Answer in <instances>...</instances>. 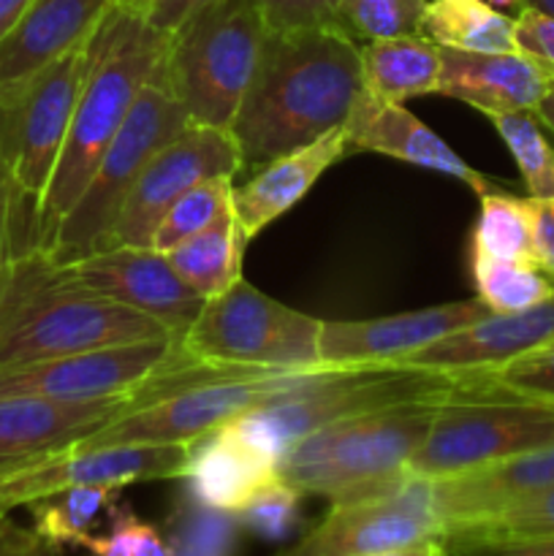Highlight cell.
I'll return each instance as SVG.
<instances>
[{"label":"cell","instance_id":"obj_1","mask_svg":"<svg viewBox=\"0 0 554 556\" xmlns=\"http://www.w3.org/2000/svg\"><path fill=\"white\" fill-rule=\"evenodd\" d=\"M362 92V47L345 27L269 30L231 125L244 163L261 166L345 125Z\"/></svg>","mask_w":554,"mask_h":556},{"label":"cell","instance_id":"obj_2","mask_svg":"<svg viewBox=\"0 0 554 556\" xmlns=\"http://www.w3.org/2000/svg\"><path fill=\"white\" fill-rule=\"evenodd\" d=\"M163 337L174 334L150 315L79 286L47 250H27L0 266V367Z\"/></svg>","mask_w":554,"mask_h":556},{"label":"cell","instance_id":"obj_3","mask_svg":"<svg viewBox=\"0 0 554 556\" xmlns=\"http://www.w3.org/2000/svg\"><path fill=\"white\" fill-rule=\"evenodd\" d=\"M168 36L152 30L141 14L112 9L96 30V60L76 101L49 188L38 210L36 248L43 250L60 220L79 201L98 161L123 128L141 87L163 68Z\"/></svg>","mask_w":554,"mask_h":556},{"label":"cell","instance_id":"obj_4","mask_svg":"<svg viewBox=\"0 0 554 556\" xmlns=\"http://www.w3.org/2000/svg\"><path fill=\"white\" fill-rule=\"evenodd\" d=\"M440 402H405L326 424L282 451L277 478L331 505L394 492L411 481L407 462L427 440Z\"/></svg>","mask_w":554,"mask_h":556},{"label":"cell","instance_id":"obj_5","mask_svg":"<svg viewBox=\"0 0 554 556\" xmlns=\"http://www.w3.org/2000/svg\"><path fill=\"white\" fill-rule=\"evenodd\" d=\"M478 394L476 375L400 367H348L302 372L293 386L234 418L261 448L280 459L304 434L364 413L421 400Z\"/></svg>","mask_w":554,"mask_h":556},{"label":"cell","instance_id":"obj_6","mask_svg":"<svg viewBox=\"0 0 554 556\" xmlns=\"http://www.w3.org/2000/svg\"><path fill=\"white\" fill-rule=\"evenodd\" d=\"M266 36L259 0H215L168 36L161 79L193 123L231 130Z\"/></svg>","mask_w":554,"mask_h":556},{"label":"cell","instance_id":"obj_7","mask_svg":"<svg viewBox=\"0 0 554 556\" xmlns=\"http://www.w3.org/2000/svg\"><path fill=\"white\" fill-rule=\"evenodd\" d=\"M92 60L96 33L47 65L9 106H0V150L14 193L11 258L36 250L38 210L63 152Z\"/></svg>","mask_w":554,"mask_h":556},{"label":"cell","instance_id":"obj_8","mask_svg":"<svg viewBox=\"0 0 554 556\" xmlns=\"http://www.w3.org/2000/svg\"><path fill=\"white\" fill-rule=\"evenodd\" d=\"M190 123L193 119L172 96L158 71L139 90L123 128L117 130L112 144L98 161L79 201L60 220L58 231L52 233L43 250L60 264H71L98 250H106L119 210L134 190L139 174L144 172L150 157Z\"/></svg>","mask_w":554,"mask_h":556},{"label":"cell","instance_id":"obj_9","mask_svg":"<svg viewBox=\"0 0 554 556\" xmlns=\"http://www.w3.org/2000/svg\"><path fill=\"white\" fill-rule=\"evenodd\" d=\"M324 320L286 307L277 299L237 280L210 299L182 337L190 358L275 372H318Z\"/></svg>","mask_w":554,"mask_h":556},{"label":"cell","instance_id":"obj_10","mask_svg":"<svg viewBox=\"0 0 554 556\" xmlns=\"http://www.w3.org/2000/svg\"><path fill=\"white\" fill-rule=\"evenodd\" d=\"M546 445H554V402L459 394L440 402L432 429L405 472L435 481Z\"/></svg>","mask_w":554,"mask_h":556},{"label":"cell","instance_id":"obj_11","mask_svg":"<svg viewBox=\"0 0 554 556\" xmlns=\"http://www.w3.org/2000/svg\"><path fill=\"white\" fill-rule=\"evenodd\" d=\"M188 445H90L71 443L0 462V516L27 508L74 486H130L182 478Z\"/></svg>","mask_w":554,"mask_h":556},{"label":"cell","instance_id":"obj_12","mask_svg":"<svg viewBox=\"0 0 554 556\" xmlns=\"http://www.w3.org/2000/svg\"><path fill=\"white\" fill-rule=\"evenodd\" d=\"M242 166V150L231 130L190 123L139 174L114 223L109 248H152L163 215L179 195L212 177H234Z\"/></svg>","mask_w":554,"mask_h":556},{"label":"cell","instance_id":"obj_13","mask_svg":"<svg viewBox=\"0 0 554 556\" xmlns=\"http://www.w3.org/2000/svg\"><path fill=\"white\" fill-rule=\"evenodd\" d=\"M449 525L429 481L411 478L380 497L331 505L329 514L280 556H369L445 541Z\"/></svg>","mask_w":554,"mask_h":556},{"label":"cell","instance_id":"obj_14","mask_svg":"<svg viewBox=\"0 0 554 556\" xmlns=\"http://www.w3.org/2000/svg\"><path fill=\"white\" fill-rule=\"evenodd\" d=\"M190 358L174 337L96 348L71 356L0 367V396L103 400L134 391L150 375Z\"/></svg>","mask_w":554,"mask_h":556},{"label":"cell","instance_id":"obj_15","mask_svg":"<svg viewBox=\"0 0 554 556\" xmlns=\"http://www.w3.org/2000/svg\"><path fill=\"white\" fill-rule=\"evenodd\" d=\"M302 372L261 375L248 380H226V383L199 386V389L182 391L177 396L158 402V405L134 410L117 421L106 424L92 432L90 438L79 440L90 448H106V445H190L193 440L215 432L223 424L244 416L253 407L264 405L275 394L293 386Z\"/></svg>","mask_w":554,"mask_h":556},{"label":"cell","instance_id":"obj_16","mask_svg":"<svg viewBox=\"0 0 554 556\" xmlns=\"http://www.w3.org/2000/svg\"><path fill=\"white\" fill-rule=\"evenodd\" d=\"M65 269L79 286L155 318L179 342L206 304L155 248L98 250Z\"/></svg>","mask_w":554,"mask_h":556},{"label":"cell","instance_id":"obj_17","mask_svg":"<svg viewBox=\"0 0 554 556\" xmlns=\"http://www.w3.org/2000/svg\"><path fill=\"white\" fill-rule=\"evenodd\" d=\"M492 309L481 299L438 304L369 320H324L320 326V367H394L400 358L476 324Z\"/></svg>","mask_w":554,"mask_h":556},{"label":"cell","instance_id":"obj_18","mask_svg":"<svg viewBox=\"0 0 554 556\" xmlns=\"http://www.w3.org/2000/svg\"><path fill=\"white\" fill-rule=\"evenodd\" d=\"M112 0H33L0 41V106H9L47 65L96 33Z\"/></svg>","mask_w":554,"mask_h":556},{"label":"cell","instance_id":"obj_19","mask_svg":"<svg viewBox=\"0 0 554 556\" xmlns=\"http://www.w3.org/2000/svg\"><path fill=\"white\" fill-rule=\"evenodd\" d=\"M554 340V296L521 313H489L476 324L400 358L394 367L424 372H487Z\"/></svg>","mask_w":554,"mask_h":556},{"label":"cell","instance_id":"obj_20","mask_svg":"<svg viewBox=\"0 0 554 556\" xmlns=\"http://www.w3.org/2000/svg\"><path fill=\"white\" fill-rule=\"evenodd\" d=\"M136 389L103 400L0 396V462L63 448L90 438L106 424L139 410Z\"/></svg>","mask_w":554,"mask_h":556},{"label":"cell","instance_id":"obj_21","mask_svg":"<svg viewBox=\"0 0 554 556\" xmlns=\"http://www.w3.org/2000/svg\"><path fill=\"white\" fill-rule=\"evenodd\" d=\"M554 85V71L527 52H462L440 47V96L489 114L532 112Z\"/></svg>","mask_w":554,"mask_h":556},{"label":"cell","instance_id":"obj_22","mask_svg":"<svg viewBox=\"0 0 554 556\" xmlns=\"http://www.w3.org/2000/svg\"><path fill=\"white\" fill-rule=\"evenodd\" d=\"M182 478L196 505L237 516L266 481L277 478V459L237 421H228L188 445Z\"/></svg>","mask_w":554,"mask_h":556},{"label":"cell","instance_id":"obj_23","mask_svg":"<svg viewBox=\"0 0 554 556\" xmlns=\"http://www.w3.org/2000/svg\"><path fill=\"white\" fill-rule=\"evenodd\" d=\"M345 128L351 152H378V155L396 157L411 166L462 179L478 195L489 193V179L467 166L435 130H429V125H424L402 103L375 101L362 92Z\"/></svg>","mask_w":554,"mask_h":556},{"label":"cell","instance_id":"obj_24","mask_svg":"<svg viewBox=\"0 0 554 556\" xmlns=\"http://www.w3.org/2000/svg\"><path fill=\"white\" fill-rule=\"evenodd\" d=\"M351 152L348 128L329 130L299 150L261 163V172L231 193V212L248 239L264 231L272 220L286 215L310 193L320 174Z\"/></svg>","mask_w":554,"mask_h":556},{"label":"cell","instance_id":"obj_25","mask_svg":"<svg viewBox=\"0 0 554 556\" xmlns=\"http://www.w3.org/2000/svg\"><path fill=\"white\" fill-rule=\"evenodd\" d=\"M432 500L449 530L462 521L516 503L530 494L554 489V445L527 451L511 459L492 462L476 470L429 481Z\"/></svg>","mask_w":554,"mask_h":556},{"label":"cell","instance_id":"obj_26","mask_svg":"<svg viewBox=\"0 0 554 556\" xmlns=\"http://www.w3.org/2000/svg\"><path fill=\"white\" fill-rule=\"evenodd\" d=\"M362 79L364 92L383 103L438 92L440 47L424 33L375 38L362 47Z\"/></svg>","mask_w":554,"mask_h":556},{"label":"cell","instance_id":"obj_27","mask_svg":"<svg viewBox=\"0 0 554 556\" xmlns=\"http://www.w3.org/2000/svg\"><path fill=\"white\" fill-rule=\"evenodd\" d=\"M244 242L248 237L228 206L204 231L168 250L166 258L174 271L182 277V282H188L204 302H210L228 291L234 282L242 280Z\"/></svg>","mask_w":554,"mask_h":556},{"label":"cell","instance_id":"obj_28","mask_svg":"<svg viewBox=\"0 0 554 556\" xmlns=\"http://www.w3.org/2000/svg\"><path fill=\"white\" fill-rule=\"evenodd\" d=\"M421 33L462 52H519L514 16L483 0H427Z\"/></svg>","mask_w":554,"mask_h":556},{"label":"cell","instance_id":"obj_29","mask_svg":"<svg viewBox=\"0 0 554 556\" xmlns=\"http://www.w3.org/2000/svg\"><path fill=\"white\" fill-rule=\"evenodd\" d=\"M554 538V489L530 494L516 503L454 525L445 535L449 548L505 546V543L552 541Z\"/></svg>","mask_w":554,"mask_h":556},{"label":"cell","instance_id":"obj_30","mask_svg":"<svg viewBox=\"0 0 554 556\" xmlns=\"http://www.w3.org/2000/svg\"><path fill=\"white\" fill-rule=\"evenodd\" d=\"M119 486H74L54 497L38 500L27 505L33 516V530L43 541L54 546H85L87 538L92 535V525L103 510H112V503L117 500Z\"/></svg>","mask_w":554,"mask_h":556},{"label":"cell","instance_id":"obj_31","mask_svg":"<svg viewBox=\"0 0 554 556\" xmlns=\"http://www.w3.org/2000/svg\"><path fill=\"white\" fill-rule=\"evenodd\" d=\"M473 258L532 264V226L527 199L489 190L473 231Z\"/></svg>","mask_w":554,"mask_h":556},{"label":"cell","instance_id":"obj_32","mask_svg":"<svg viewBox=\"0 0 554 556\" xmlns=\"http://www.w3.org/2000/svg\"><path fill=\"white\" fill-rule=\"evenodd\" d=\"M473 280L492 313H521L554 296V280L536 264L473 258Z\"/></svg>","mask_w":554,"mask_h":556},{"label":"cell","instance_id":"obj_33","mask_svg":"<svg viewBox=\"0 0 554 556\" xmlns=\"http://www.w3.org/2000/svg\"><path fill=\"white\" fill-rule=\"evenodd\" d=\"M494 130L514 155L530 199H554V150L532 112L489 114Z\"/></svg>","mask_w":554,"mask_h":556},{"label":"cell","instance_id":"obj_34","mask_svg":"<svg viewBox=\"0 0 554 556\" xmlns=\"http://www.w3.org/2000/svg\"><path fill=\"white\" fill-rule=\"evenodd\" d=\"M231 193L234 177H228V174L226 177H212L206 179V182L190 188L188 193L179 195V199L168 206L161 226H158L155 239H152V248H155L158 253L166 255L168 250L182 244L185 239L204 231L212 220H217V217L231 206Z\"/></svg>","mask_w":554,"mask_h":556},{"label":"cell","instance_id":"obj_35","mask_svg":"<svg viewBox=\"0 0 554 556\" xmlns=\"http://www.w3.org/2000/svg\"><path fill=\"white\" fill-rule=\"evenodd\" d=\"M483 396H519V400L554 402V340L532 348L508 364L473 372Z\"/></svg>","mask_w":554,"mask_h":556},{"label":"cell","instance_id":"obj_36","mask_svg":"<svg viewBox=\"0 0 554 556\" xmlns=\"http://www.w3.org/2000/svg\"><path fill=\"white\" fill-rule=\"evenodd\" d=\"M427 0H342V25L353 38H396L421 33Z\"/></svg>","mask_w":554,"mask_h":556},{"label":"cell","instance_id":"obj_37","mask_svg":"<svg viewBox=\"0 0 554 556\" xmlns=\"http://www.w3.org/2000/svg\"><path fill=\"white\" fill-rule=\"evenodd\" d=\"M299 505L302 492L282 478H272L244 503L237 519L261 541H286L299 525Z\"/></svg>","mask_w":554,"mask_h":556},{"label":"cell","instance_id":"obj_38","mask_svg":"<svg viewBox=\"0 0 554 556\" xmlns=\"http://www.w3.org/2000/svg\"><path fill=\"white\" fill-rule=\"evenodd\" d=\"M269 30H304V27H345L342 0H259Z\"/></svg>","mask_w":554,"mask_h":556},{"label":"cell","instance_id":"obj_39","mask_svg":"<svg viewBox=\"0 0 554 556\" xmlns=\"http://www.w3.org/2000/svg\"><path fill=\"white\" fill-rule=\"evenodd\" d=\"M147 521L130 508H112V521L103 535H90L81 548H87L92 556H134L136 541L144 532Z\"/></svg>","mask_w":554,"mask_h":556},{"label":"cell","instance_id":"obj_40","mask_svg":"<svg viewBox=\"0 0 554 556\" xmlns=\"http://www.w3.org/2000/svg\"><path fill=\"white\" fill-rule=\"evenodd\" d=\"M514 33L521 52L536 54L538 60H543L554 71V16H546L525 5L514 16Z\"/></svg>","mask_w":554,"mask_h":556},{"label":"cell","instance_id":"obj_41","mask_svg":"<svg viewBox=\"0 0 554 556\" xmlns=\"http://www.w3.org/2000/svg\"><path fill=\"white\" fill-rule=\"evenodd\" d=\"M532 226V264L554 280V199H527Z\"/></svg>","mask_w":554,"mask_h":556},{"label":"cell","instance_id":"obj_42","mask_svg":"<svg viewBox=\"0 0 554 556\" xmlns=\"http://www.w3.org/2000/svg\"><path fill=\"white\" fill-rule=\"evenodd\" d=\"M0 556H63V548L43 541L33 527L0 516Z\"/></svg>","mask_w":554,"mask_h":556},{"label":"cell","instance_id":"obj_43","mask_svg":"<svg viewBox=\"0 0 554 556\" xmlns=\"http://www.w3.org/2000/svg\"><path fill=\"white\" fill-rule=\"evenodd\" d=\"M210 3H215V0H152L144 20L150 22L152 30L163 33V36H172L196 11H201Z\"/></svg>","mask_w":554,"mask_h":556},{"label":"cell","instance_id":"obj_44","mask_svg":"<svg viewBox=\"0 0 554 556\" xmlns=\"http://www.w3.org/2000/svg\"><path fill=\"white\" fill-rule=\"evenodd\" d=\"M11 242H14V193L0 150V266L11 258Z\"/></svg>","mask_w":554,"mask_h":556},{"label":"cell","instance_id":"obj_45","mask_svg":"<svg viewBox=\"0 0 554 556\" xmlns=\"http://www.w3.org/2000/svg\"><path fill=\"white\" fill-rule=\"evenodd\" d=\"M451 556H554V538L552 541L505 543V546L451 548Z\"/></svg>","mask_w":554,"mask_h":556},{"label":"cell","instance_id":"obj_46","mask_svg":"<svg viewBox=\"0 0 554 556\" xmlns=\"http://www.w3.org/2000/svg\"><path fill=\"white\" fill-rule=\"evenodd\" d=\"M134 556H174V548L168 546L166 538H163L155 527L147 525L144 532L139 535V541H136Z\"/></svg>","mask_w":554,"mask_h":556},{"label":"cell","instance_id":"obj_47","mask_svg":"<svg viewBox=\"0 0 554 556\" xmlns=\"http://www.w3.org/2000/svg\"><path fill=\"white\" fill-rule=\"evenodd\" d=\"M30 3L33 0H0V41L14 30V25L22 20Z\"/></svg>","mask_w":554,"mask_h":556},{"label":"cell","instance_id":"obj_48","mask_svg":"<svg viewBox=\"0 0 554 556\" xmlns=\"http://www.w3.org/2000/svg\"><path fill=\"white\" fill-rule=\"evenodd\" d=\"M369 556H451V548L445 541H429V543H421V546L394 548V552L369 554Z\"/></svg>","mask_w":554,"mask_h":556},{"label":"cell","instance_id":"obj_49","mask_svg":"<svg viewBox=\"0 0 554 556\" xmlns=\"http://www.w3.org/2000/svg\"><path fill=\"white\" fill-rule=\"evenodd\" d=\"M532 114H536V117L554 134V85L543 92V98L538 101V106L532 109Z\"/></svg>","mask_w":554,"mask_h":556},{"label":"cell","instance_id":"obj_50","mask_svg":"<svg viewBox=\"0 0 554 556\" xmlns=\"http://www.w3.org/2000/svg\"><path fill=\"white\" fill-rule=\"evenodd\" d=\"M150 3L152 0H112V5H117V9L130 11V14H141V16H147Z\"/></svg>","mask_w":554,"mask_h":556},{"label":"cell","instance_id":"obj_51","mask_svg":"<svg viewBox=\"0 0 554 556\" xmlns=\"http://www.w3.org/2000/svg\"><path fill=\"white\" fill-rule=\"evenodd\" d=\"M483 3L494 5L498 11H516V14L525 9V0H483Z\"/></svg>","mask_w":554,"mask_h":556},{"label":"cell","instance_id":"obj_52","mask_svg":"<svg viewBox=\"0 0 554 556\" xmlns=\"http://www.w3.org/2000/svg\"><path fill=\"white\" fill-rule=\"evenodd\" d=\"M525 5H530V9L541 11L546 16H554V0H525Z\"/></svg>","mask_w":554,"mask_h":556}]
</instances>
